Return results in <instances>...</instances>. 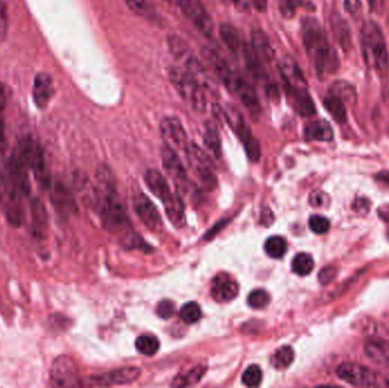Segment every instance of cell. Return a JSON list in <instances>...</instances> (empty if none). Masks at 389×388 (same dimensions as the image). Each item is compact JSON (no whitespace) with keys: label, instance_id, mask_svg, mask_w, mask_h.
I'll return each mask as SVG.
<instances>
[{"label":"cell","instance_id":"6da1fadb","mask_svg":"<svg viewBox=\"0 0 389 388\" xmlns=\"http://www.w3.org/2000/svg\"><path fill=\"white\" fill-rule=\"evenodd\" d=\"M302 37L316 73L323 75L336 72L339 65L338 56L329 44L323 26L316 19L305 17L302 21Z\"/></svg>","mask_w":389,"mask_h":388},{"label":"cell","instance_id":"7a4b0ae2","mask_svg":"<svg viewBox=\"0 0 389 388\" xmlns=\"http://www.w3.org/2000/svg\"><path fill=\"white\" fill-rule=\"evenodd\" d=\"M95 196L102 225L107 230L116 231L128 223V216L118 198L111 172L105 167L98 171Z\"/></svg>","mask_w":389,"mask_h":388},{"label":"cell","instance_id":"3957f363","mask_svg":"<svg viewBox=\"0 0 389 388\" xmlns=\"http://www.w3.org/2000/svg\"><path fill=\"white\" fill-rule=\"evenodd\" d=\"M361 47L364 61L379 77L389 71V53L383 31L376 22H367L361 30Z\"/></svg>","mask_w":389,"mask_h":388},{"label":"cell","instance_id":"277c9868","mask_svg":"<svg viewBox=\"0 0 389 388\" xmlns=\"http://www.w3.org/2000/svg\"><path fill=\"white\" fill-rule=\"evenodd\" d=\"M145 183L163 203L170 221L176 227H182L185 223V206L178 194L171 190L163 174L157 170H148L145 174Z\"/></svg>","mask_w":389,"mask_h":388},{"label":"cell","instance_id":"5b68a950","mask_svg":"<svg viewBox=\"0 0 389 388\" xmlns=\"http://www.w3.org/2000/svg\"><path fill=\"white\" fill-rule=\"evenodd\" d=\"M169 77L173 87L176 88L182 100L187 102L192 109L203 112L206 107L204 88L201 87L192 74L185 68L172 66L169 70Z\"/></svg>","mask_w":389,"mask_h":388},{"label":"cell","instance_id":"8992f818","mask_svg":"<svg viewBox=\"0 0 389 388\" xmlns=\"http://www.w3.org/2000/svg\"><path fill=\"white\" fill-rule=\"evenodd\" d=\"M17 156L28 169H31L35 179L44 187L51 185V174L46 163L45 151L42 146L30 137L19 141Z\"/></svg>","mask_w":389,"mask_h":388},{"label":"cell","instance_id":"52a82bcc","mask_svg":"<svg viewBox=\"0 0 389 388\" xmlns=\"http://www.w3.org/2000/svg\"><path fill=\"white\" fill-rule=\"evenodd\" d=\"M168 44H169L170 52L172 53L177 61L182 65V68H185L187 72L192 74L204 89L208 88L210 86L208 75L190 47L178 35H170Z\"/></svg>","mask_w":389,"mask_h":388},{"label":"cell","instance_id":"ba28073f","mask_svg":"<svg viewBox=\"0 0 389 388\" xmlns=\"http://www.w3.org/2000/svg\"><path fill=\"white\" fill-rule=\"evenodd\" d=\"M339 378L351 385L361 387H388L389 379L359 363H341L336 370Z\"/></svg>","mask_w":389,"mask_h":388},{"label":"cell","instance_id":"9c48e42d","mask_svg":"<svg viewBox=\"0 0 389 388\" xmlns=\"http://www.w3.org/2000/svg\"><path fill=\"white\" fill-rule=\"evenodd\" d=\"M224 114L226 121L229 123L230 127L233 129V131L236 132V135L243 142L248 158L253 162H257L261 158L260 144L252 135L251 129L246 124L243 116L233 106H228L227 109H224Z\"/></svg>","mask_w":389,"mask_h":388},{"label":"cell","instance_id":"30bf717a","mask_svg":"<svg viewBox=\"0 0 389 388\" xmlns=\"http://www.w3.org/2000/svg\"><path fill=\"white\" fill-rule=\"evenodd\" d=\"M49 382L53 387L81 386L77 366L70 356L61 355L54 360L49 373Z\"/></svg>","mask_w":389,"mask_h":388},{"label":"cell","instance_id":"8fae6325","mask_svg":"<svg viewBox=\"0 0 389 388\" xmlns=\"http://www.w3.org/2000/svg\"><path fill=\"white\" fill-rule=\"evenodd\" d=\"M185 151L189 165L192 167L198 179L201 180L204 186L213 188L217 183V178L214 174L211 160L208 155L205 154L197 145H188Z\"/></svg>","mask_w":389,"mask_h":388},{"label":"cell","instance_id":"7c38bea8","mask_svg":"<svg viewBox=\"0 0 389 388\" xmlns=\"http://www.w3.org/2000/svg\"><path fill=\"white\" fill-rule=\"evenodd\" d=\"M179 6L203 35L213 37V22L201 0H179Z\"/></svg>","mask_w":389,"mask_h":388},{"label":"cell","instance_id":"4fadbf2b","mask_svg":"<svg viewBox=\"0 0 389 388\" xmlns=\"http://www.w3.org/2000/svg\"><path fill=\"white\" fill-rule=\"evenodd\" d=\"M134 209L147 228L159 231L163 221L156 206L145 194H138L134 198Z\"/></svg>","mask_w":389,"mask_h":388},{"label":"cell","instance_id":"5bb4252c","mask_svg":"<svg viewBox=\"0 0 389 388\" xmlns=\"http://www.w3.org/2000/svg\"><path fill=\"white\" fill-rule=\"evenodd\" d=\"M161 155H162L163 167L166 171L168 176L174 181V183L180 190H182L185 186L187 188L188 176H187L185 167H183L181 160L179 158L177 151L165 145L162 148Z\"/></svg>","mask_w":389,"mask_h":388},{"label":"cell","instance_id":"9a60e30c","mask_svg":"<svg viewBox=\"0 0 389 388\" xmlns=\"http://www.w3.org/2000/svg\"><path fill=\"white\" fill-rule=\"evenodd\" d=\"M161 135L165 140L166 145L170 147L176 149H183L188 147V139L185 129L182 127L181 122L177 118H165L161 122Z\"/></svg>","mask_w":389,"mask_h":388},{"label":"cell","instance_id":"2e32d148","mask_svg":"<svg viewBox=\"0 0 389 388\" xmlns=\"http://www.w3.org/2000/svg\"><path fill=\"white\" fill-rule=\"evenodd\" d=\"M141 376V369L138 368H122L113 370L104 375L93 376L88 378V386L125 385L134 382Z\"/></svg>","mask_w":389,"mask_h":388},{"label":"cell","instance_id":"e0dca14e","mask_svg":"<svg viewBox=\"0 0 389 388\" xmlns=\"http://www.w3.org/2000/svg\"><path fill=\"white\" fill-rule=\"evenodd\" d=\"M239 286L227 273H219L212 281L211 295L219 303H227L236 299Z\"/></svg>","mask_w":389,"mask_h":388},{"label":"cell","instance_id":"ac0fdd59","mask_svg":"<svg viewBox=\"0 0 389 388\" xmlns=\"http://www.w3.org/2000/svg\"><path fill=\"white\" fill-rule=\"evenodd\" d=\"M279 71L286 87L289 89H307V81L300 66L293 58L284 56L279 62Z\"/></svg>","mask_w":389,"mask_h":388},{"label":"cell","instance_id":"d6986e66","mask_svg":"<svg viewBox=\"0 0 389 388\" xmlns=\"http://www.w3.org/2000/svg\"><path fill=\"white\" fill-rule=\"evenodd\" d=\"M55 88L53 77L48 73L42 72L35 75L33 81V96L39 109H45L54 96Z\"/></svg>","mask_w":389,"mask_h":388},{"label":"cell","instance_id":"ffe728a7","mask_svg":"<svg viewBox=\"0 0 389 388\" xmlns=\"http://www.w3.org/2000/svg\"><path fill=\"white\" fill-rule=\"evenodd\" d=\"M289 104L300 116L309 118L316 114V106L307 89H289L287 88Z\"/></svg>","mask_w":389,"mask_h":388},{"label":"cell","instance_id":"44dd1931","mask_svg":"<svg viewBox=\"0 0 389 388\" xmlns=\"http://www.w3.org/2000/svg\"><path fill=\"white\" fill-rule=\"evenodd\" d=\"M233 93H236L238 98L242 100L246 109L252 113L253 116H257L260 113V103L256 96L255 90L252 86L244 80L243 77H238L236 82L233 84Z\"/></svg>","mask_w":389,"mask_h":388},{"label":"cell","instance_id":"7402d4cb","mask_svg":"<svg viewBox=\"0 0 389 388\" xmlns=\"http://www.w3.org/2000/svg\"><path fill=\"white\" fill-rule=\"evenodd\" d=\"M364 351L369 359L378 366L389 369V342L383 338H370L364 344Z\"/></svg>","mask_w":389,"mask_h":388},{"label":"cell","instance_id":"603a6c76","mask_svg":"<svg viewBox=\"0 0 389 388\" xmlns=\"http://www.w3.org/2000/svg\"><path fill=\"white\" fill-rule=\"evenodd\" d=\"M330 26H332V35L338 42L341 48L344 52H348L352 48V33L351 26L347 21L341 17V14L335 12L330 17Z\"/></svg>","mask_w":389,"mask_h":388},{"label":"cell","instance_id":"cb8c5ba5","mask_svg":"<svg viewBox=\"0 0 389 388\" xmlns=\"http://www.w3.org/2000/svg\"><path fill=\"white\" fill-rule=\"evenodd\" d=\"M51 202L61 214H69L74 209V201L70 190L63 183H51Z\"/></svg>","mask_w":389,"mask_h":388},{"label":"cell","instance_id":"d4e9b609","mask_svg":"<svg viewBox=\"0 0 389 388\" xmlns=\"http://www.w3.org/2000/svg\"><path fill=\"white\" fill-rule=\"evenodd\" d=\"M33 232L37 238H45L48 228V215L44 203L39 198L33 199L31 205Z\"/></svg>","mask_w":389,"mask_h":388},{"label":"cell","instance_id":"484cf974","mask_svg":"<svg viewBox=\"0 0 389 388\" xmlns=\"http://www.w3.org/2000/svg\"><path fill=\"white\" fill-rule=\"evenodd\" d=\"M252 48L262 61H271L273 57V49L264 31L255 29L252 33Z\"/></svg>","mask_w":389,"mask_h":388},{"label":"cell","instance_id":"4316f807","mask_svg":"<svg viewBox=\"0 0 389 388\" xmlns=\"http://www.w3.org/2000/svg\"><path fill=\"white\" fill-rule=\"evenodd\" d=\"M307 140L330 141L334 139V131L328 122L323 120L309 123L304 131Z\"/></svg>","mask_w":389,"mask_h":388},{"label":"cell","instance_id":"83f0119b","mask_svg":"<svg viewBox=\"0 0 389 388\" xmlns=\"http://www.w3.org/2000/svg\"><path fill=\"white\" fill-rule=\"evenodd\" d=\"M329 93L338 97L346 105H354L357 100L356 90L354 86L347 81H336L329 88Z\"/></svg>","mask_w":389,"mask_h":388},{"label":"cell","instance_id":"f1b7e54d","mask_svg":"<svg viewBox=\"0 0 389 388\" xmlns=\"http://www.w3.org/2000/svg\"><path fill=\"white\" fill-rule=\"evenodd\" d=\"M323 105L336 122L339 123V124L346 122V120H347L346 104L343 100H339L338 97L329 93L328 96L323 100Z\"/></svg>","mask_w":389,"mask_h":388},{"label":"cell","instance_id":"f546056e","mask_svg":"<svg viewBox=\"0 0 389 388\" xmlns=\"http://www.w3.org/2000/svg\"><path fill=\"white\" fill-rule=\"evenodd\" d=\"M243 50L246 65H247V68H248L249 72L252 73L253 77H255L256 80L265 79L266 74H265L264 68L262 66L261 58L255 54L252 47H249V46H244Z\"/></svg>","mask_w":389,"mask_h":388},{"label":"cell","instance_id":"4dcf8cb0","mask_svg":"<svg viewBox=\"0 0 389 388\" xmlns=\"http://www.w3.org/2000/svg\"><path fill=\"white\" fill-rule=\"evenodd\" d=\"M220 35L224 45L227 46L231 52L238 53L240 48L243 47L242 41H240L239 35L231 24H228V23L221 24Z\"/></svg>","mask_w":389,"mask_h":388},{"label":"cell","instance_id":"1f68e13d","mask_svg":"<svg viewBox=\"0 0 389 388\" xmlns=\"http://www.w3.org/2000/svg\"><path fill=\"white\" fill-rule=\"evenodd\" d=\"M293 358H295V353L291 347H279L272 355V366L278 370L287 369L293 363Z\"/></svg>","mask_w":389,"mask_h":388},{"label":"cell","instance_id":"d6a6232c","mask_svg":"<svg viewBox=\"0 0 389 388\" xmlns=\"http://www.w3.org/2000/svg\"><path fill=\"white\" fill-rule=\"evenodd\" d=\"M314 269V260L307 253L297 254L291 262V270L298 276H307Z\"/></svg>","mask_w":389,"mask_h":388},{"label":"cell","instance_id":"836d02e7","mask_svg":"<svg viewBox=\"0 0 389 388\" xmlns=\"http://www.w3.org/2000/svg\"><path fill=\"white\" fill-rule=\"evenodd\" d=\"M136 349L144 355H154L160 350V340L153 335H141L136 340Z\"/></svg>","mask_w":389,"mask_h":388},{"label":"cell","instance_id":"e575fe53","mask_svg":"<svg viewBox=\"0 0 389 388\" xmlns=\"http://www.w3.org/2000/svg\"><path fill=\"white\" fill-rule=\"evenodd\" d=\"M264 250L272 259H281L287 252V241L280 236H272L265 241Z\"/></svg>","mask_w":389,"mask_h":388},{"label":"cell","instance_id":"d590c367","mask_svg":"<svg viewBox=\"0 0 389 388\" xmlns=\"http://www.w3.org/2000/svg\"><path fill=\"white\" fill-rule=\"evenodd\" d=\"M125 3L128 5L134 13L139 17H146L148 19H153L156 17V13L154 7L148 3V0H125Z\"/></svg>","mask_w":389,"mask_h":388},{"label":"cell","instance_id":"8d00e7d4","mask_svg":"<svg viewBox=\"0 0 389 388\" xmlns=\"http://www.w3.org/2000/svg\"><path fill=\"white\" fill-rule=\"evenodd\" d=\"M205 371H206V367H196V368H194V369L187 372L185 375L180 376L178 378L174 379V382H172V385L178 386V387H181V386L194 385V384H196V382L201 380V377L204 376Z\"/></svg>","mask_w":389,"mask_h":388},{"label":"cell","instance_id":"74e56055","mask_svg":"<svg viewBox=\"0 0 389 388\" xmlns=\"http://www.w3.org/2000/svg\"><path fill=\"white\" fill-rule=\"evenodd\" d=\"M180 317L186 324H196L201 320V310L199 305L194 302H189L187 304L183 305L180 310Z\"/></svg>","mask_w":389,"mask_h":388},{"label":"cell","instance_id":"f35d334b","mask_svg":"<svg viewBox=\"0 0 389 388\" xmlns=\"http://www.w3.org/2000/svg\"><path fill=\"white\" fill-rule=\"evenodd\" d=\"M247 303L254 310H261V308L268 306L270 303V295L264 289H255L249 294Z\"/></svg>","mask_w":389,"mask_h":388},{"label":"cell","instance_id":"ab89813d","mask_svg":"<svg viewBox=\"0 0 389 388\" xmlns=\"http://www.w3.org/2000/svg\"><path fill=\"white\" fill-rule=\"evenodd\" d=\"M262 373L261 368L256 364L249 366L243 373V384L248 387H257L261 385Z\"/></svg>","mask_w":389,"mask_h":388},{"label":"cell","instance_id":"60d3db41","mask_svg":"<svg viewBox=\"0 0 389 388\" xmlns=\"http://www.w3.org/2000/svg\"><path fill=\"white\" fill-rule=\"evenodd\" d=\"M204 142L210 151H213L217 158L221 155V140L217 130L213 127L206 129L204 133Z\"/></svg>","mask_w":389,"mask_h":388},{"label":"cell","instance_id":"b9f144b4","mask_svg":"<svg viewBox=\"0 0 389 388\" xmlns=\"http://www.w3.org/2000/svg\"><path fill=\"white\" fill-rule=\"evenodd\" d=\"M307 0H280V12L284 17L291 19L300 7H309Z\"/></svg>","mask_w":389,"mask_h":388},{"label":"cell","instance_id":"7bdbcfd3","mask_svg":"<svg viewBox=\"0 0 389 388\" xmlns=\"http://www.w3.org/2000/svg\"><path fill=\"white\" fill-rule=\"evenodd\" d=\"M309 229L316 234H323L330 229V221L323 215H312L309 220Z\"/></svg>","mask_w":389,"mask_h":388},{"label":"cell","instance_id":"ee69618b","mask_svg":"<svg viewBox=\"0 0 389 388\" xmlns=\"http://www.w3.org/2000/svg\"><path fill=\"white\" fill-rule=\"evenodd\" d=\"M10 26V17H8V8L3 0H0V44H3L8 33Z\"/></svg>","mask_w":389,"mask_h":388},{"label":"cell","instance_id":"f6af8a7d","mask_svg":"<svg viewBox=\"0 0 389 388\" xmlns=\"http://www.w3.org/2000/svg\"><path fill=\"white\" fill-rule=\"evenodd\" d=\"M174 311H176V305L170 299H163L157 304L156 315L162 319H169L172 317Z\"/></svg>","mask_w":389,"mask_h":388},{"label":"cell","instance_id":"bcb514c9","mask_svg":"<svg viewBox=\"0 0 389 388\" xmlns=\"http://www.w3.org/2000/svg\"><path fill=\"white\" fill-rule=\"evenodd\" d=\"M309 202L313 207H325L329 204V196L321 190H314L309 195Z\"/></svg>","mask_w":389,"mask_h":388},{"label":"cell","instance_id":"7dc6e473","mask_svg":"<svg viewBox=\"0 0 389 388\" xmlns=\"http://www.w3.org/2000/svg\"><path fill=\"white\" fill-rule=\"evenodd\" d=\"M344 6L353 17H356L362 13V3L360 0H345Z\"/></svg>","mask_w":389,"mask_h":388},{"label":"cell","instance_id":"c3c4849f","mask_svg":"<svg viewBox=\"0 0 389 388\" xmlns=\"http://www.w3.org/2000/svg\"><path fill=\"white\" fill-rule=\"evenodd\" d=\"M336 275H337V271H336L335 268H332V266L325 268V269L321 270V272L319 273L320 282L323 284V285H327V284L334 280Z\"/></svg>","mask_w":389,"mask_h":388},{"label":"cell","instance_id":"681fc988","mask_svg":"<svg viewBox=\"0 0 389 388\" xmlns=\"http://www.w3.org/2000/svg\"><path fill=\"white\" fill-rule=\"evenodd\" d=\"M252 3L259 12H264L268 7V0H252Z\"/></svg>","mask_w":389,"mask_h":388},{"label":"cell","instance_id":"f907efd6","mask_svg":"<svg viewBox=\"0 0 389 388\" xmlns=\"http://www.w3.org/2000/svg\"><path fill=\"white\" fill-rule=\"evenodd\" d=\"M377 179L379 180V181H381V183H385V185H387V186L389 187L388 171H383V172H380V174H378V176H377Z\"/></svg>","mask_w":389,"mask_h":388},{"label":"cell","instance_id":"816d5d0a","mask_svg":"<svg viewBox=\"0 0 389 388\" xmlns=\"http://www.w3.org/2000/svg\"><path fill=\"white\" fill-rule=\"evenodd\" d=\"M3 142H5V124H3V118L0 116V144H3Z\"/></svg>","mask_w":389,"mask_h":388},{"label":"cell","instance_id":"f5cc1de1","mask_svg":"<svg viewBox=\"0 0 389 388\" xmlns=\"http://www.w3.org/2000/svg\"><path fill=\"white\" fill-rule=\"evenodd\" d=\"M229 1H233V3H238L239 0H229Z\"/></svg>","mask_w":389,"mask_h":388},{"label":"cell","instance_id":"db71d44e","mask_svg":"<svg viewBox=\"0 0 389 388\" xmlns=\"http://www.w3.org/2000/svg\"><path fill=\"white\" fill-rule=\"evenodd\" d=\"M0 196H1V188H0Z\"/></svg>","mask_w":389,"mask_h":388}]
</instances>
